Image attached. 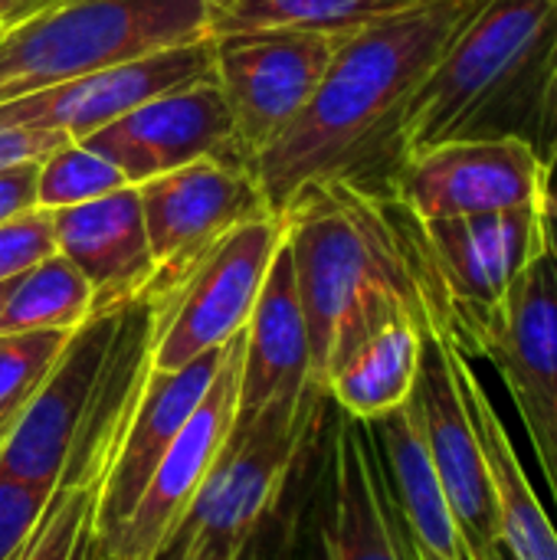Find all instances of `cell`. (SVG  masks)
<instances>
[{"label":"cell","instance_id":"cell-1","mask_svg":"<svg viewBox=\"0 0 557 560\" xmlns=\"http://www.w3.org/2000/svg\"><path fill=\"white\" fill-rule=\"evenodd\" d=\"M489 0H414L338 43L302 115L253 161L272 217L309 184L387 194L404 115L450 43Z\"/></svg>","mask_w":557,"mask_h":560},{"label":"cell","instance_id":"cell-2","mask_svg":"<svg viewBox=\"0 0 557 560\" xmlns=\"http://www.w3.org/2000/svg\"><path fill=\"white\" fill-rule=\"evenodd\" d=\"M519 138L557 161V0H489L450 43L401 125V161L446 141Z\"/></svg>","mask_w":557,"mask_h":560},{"label":"cell","instance_id":"cell-3","mask_svg":"<svg viewBox=\"0 0 557 560\" xmlns=\"http://www.w3.org/2000/svg\"><path fill=\"white\" fill-rule=\"evenodd\" d=\"M328 394L312 387L302 400L276 404L236 423L207 482L158 560H246L269 518L282 509L295 469L309 459Z\"/></svg>","mask_w":557,"mask_h":560},{"label":"cell","instance_id":"cell-4","mask_svg":"<svg viewBox=\"0 0 557 560\" xmlns=\"http://www.w3.org/2000/svg\"><path fill=\"white\" fill-rule=\"evenodd\" d=\"M217 0H62L0 36V105L79 75L210 39Z\"/></svg>","mask_w":557,"mask_h":560},{"label":"cell","instance_id":"cell-5","mask_svg":"<svg viewBox=\"0 0 557 560\" xmlns=\"http://www.w3.org/2000/svg\"><path fill=\"white\" fill-rule=\"evenodd\" d=\"M420 230L450 308L453 341L466 358H479L509 289L548 253V207L542 200L499 213L420 220Z\"/></svg>","mask_w":557,"mask_h":560},{"label":"cell","instance_id":"cell-6","mask_svg":"<svg viewBox=\"0 0 557 560\" xmlns=\"http://www.w3.org/2000/svg\"><path fill=\"white\" fill-rule=\"evenodd\" d=\"M282 240L279 217H253L233 226L167 295L154 299L151 368L177 371L233 341L256 308Z\"/></svg>","mask_w":557,"mask_h":560},{"label":"cell","instance_id":"cell-7","mask_svg":"<svg viewBox=\"0 0 557 560\" xmlns=\"http://www.w3.org/2000/svg\"><path fill=\"white\" fill-rule=\"evenodd\" d=\"M213 75L233 118L236 151L253 161L302 115L345 33L253 26L217 33Z\"/></svg>","mask_w":557,"mask_h":560},{"label":"cell","instance_id":"cell-8","mask_svg":"<svg viewBox=\"0 0 557 560\" xmlns=\"http://www.w3.org/2000/svg\"><path fill=\"white\" fill-rule=\"evenodd\" d=\"M154 279L141 299L167 295L233 226L266 217V197L246 164L204 158L138 184Z\"/></svg>","mask_w":557,"mask_h":560},{"label":"cell","instance_id":"cell-9","mask_svg":"<svg viewBox=\"0 0 557 560\" xmlns=\"http://www.w3.org/2000/svg\"><path fill=\"white\" fill-rule=\"evenodd\" d=\"M240 358L243 331L230 341L213 384L161 456L131 515L92 548V560H158V555L167 548L171 535L184 522L187 509L194 505L200 486L207 482L217 456L223 453L236 427Z\"/></svg>","mask_w":557,"mask_h":560},{"label":"cell","instance_id":"cell-10","mask_svg":"<svg viewBox=\"0 0 557 560\" xmlns=\"http://www.w3.org/2000/svg\"><path fill=\"white\" fill-rule=\"evenodd\" d=\"M548 167L519 138L446 141L397 164L387 194L417 220L499 213L542 203Z\"/></svg>","mask_w":557,"mask_h":560},{"label":"cell","instance_id":"cell-11","mask_svg":"<svg viewBox=\"0 0 557 560\" xmlns=\"http://www.w3.org/2000/svg\"><path fill=\"white\" fill-rule=\"evenodd\" d=\"M479 358L502 374L557 512V262L538 256L509 289Z\"/></svg>","mask_w":557,"mask_h":560},{"label":"cell","instance_id":"cell-12","mask_svg":"<svg viewBox=\"0 0 557 560\" xmlns=\"http://www.w3.org/2000/svg\"><path fill=\"white\" fill-rule=\"evenodd\" d=\"M118 318L121 308L102 312L72 331L56 368L0 446L3 472L39 486L59 482L79 433L105 397Z\"/></svg>","mask_w":557,"mask_h":560},{"label":"cell","instance_id":"cell-13","mask_svg":"<svg viewBox=\"0 0 557 560\" xmlns=\"http://www.w3.org/2000/svg\"><path fill=\"white\" fill-rule=\"evenodd\" d=\"M456 341L440 331H423V354L417 374V407L430 463L450 502L469 560H492L499 551V509L483 456L479 433L456 381Z\"/></svg>","mask_w":557,"mask_h":560},{"label":"cell","instance_id":"cell-14","mask_svg":"<svg viewBox=\"0 0 557 560\" xmlns=\"http://www.w3.org/2000/svg\"><path fill=\"white\" fill-rule=\"evenodd\" d=\"M322 433L325 446L315 479L318 560H410L371 427L335 410Z\"/></svg>","mask_w":557,"mask_h":560},{"label":"cell","instance_id":"cell-15","mask_svg":"<svg viewBox=\"0 0 557 560\" xmlns=\"http://www.w3.org/2000/svg\"><path fill=\"white\" fill-rule=\"evenodd\" d=\"M79 141L115 164L131 187L204 158L246 164L213 72L148 98Z\"/></svg>","mask_w":557,"mask_h":560},{"label":"cell","instance_id":"cell-16","mask_svg":"<svg viewBox=\"0 0 557 560\" xmlns=\"http://www.w3.org/2000/svg\"><path fill=\"white\" fill-rule=\"evenodd\" d=\"M213 72V39L171 46L141 59H128L62 85H49L0 105V131L43 128L62 131L72 141L98 131L148 98L204 79Z\"/></svg>","mask_w":557,"mask_h":560},{"label":"cell","instance_id":"cell-17","mask_svg":"<svg viewBox=\"0 0 557 560\" xmlns=\"http://www.w3.org/2000/svg\"><path fill=\"white\" fill-rule=\"evenodd\" d=\"M227 348H213L194 361H187L177 371H154L148 368L115 440V453L102 482L98 512H95V545L108 538L135 509L141 499L151 472L158 469L161 456L174 443V436L184 430L197 404L204 400L207 387L213 384ZM92 545V548H95Z\"/></svg>","mask_w":557,"mask_h":560},{"label":"cell","instance_id":"cell-18","mask_svg":"<svg viewBox=\"0 0 557 560\" xmlns=\"http://www.w3.org/2000/svg\"><path fill=\"white\" fill-rule=\"evenodd\" d=\"M56 253L92 285V315L118 312L141 299L154 279L138 187H118L98 200L53 213Z\"/></svg>","mask_w":557,"mask_h":560},{"label":"cell","instance_id":"cell-19","mask_svg":"<svg viewBox=\"0 0 557 560\" xmlns=\"http://www.w3.org/2000/svg\"><path fill=\"white\" fill-rule=\"evenodd\" d=\"M312 390L309 364V335L295 292L292 253L282 240L256 308L243 328V358H240V400L236 423L259 417L276 404L302 400Z\"/></svg>","mask_w":557,"mask_h":560},{"label":"cell","instance_id":"cell-20","mask_svg":"<svg viewBox=\"0 0 557 560\" xmlns=\"http://www.w3.org/2000/svg\"><path fill=\"white\" fill-rule=\"evenodd\" d=\"M456 381L460 394L469 407L473 427L483 443V456L489 466L496 509H499V545L509 560H557V528L545 512L519 453L509 436L506 420L499 417L492 397L486 394L479 374L473 371L469 358L456 348Z\"/></svg>","mask_w":557,"mask_h":560},{"label":"cell","instance_id":"cell-21","mask_svg":"<svg viewBox=\"0 0 557 560\" xmlns=\"http://www.w3.org/2000/svg\"><path fill=\"white\" fill-rule=\"evenodd\" d=\"M423 331L414 318H391L332 374L325 394L345 417L378 423L397 413L417 387Z\"/></svg>","mask_w":557,"mask_h":560},{"label":"cell","instance_id":"cell-22","mask_svg":"<svg viewBox=\"0 0 557 560\" xmlns=\"http://www.w3.org/2000/svg\"><path fill=\"white\" fill-rule=\"evenodd\" d=\"M92 318V285L59 253L23 272L0 315V331H76Z\"/></svg>","mask_w":557,"mask_h":560},{"label":"cell","instance_id":"cell-23","mask_svg":"<svg viewBox=\"0 0 557 560\" xmlns=\"http://www.w3.org/2000/svg\"><path fill=\"white\" fill-rule=\"evenodd\" d=\"M414 0H217L210 36L253 26H295L322 33H351Z\"/></svg>","mask_w":557,"mask_h":560},{"label":"cell","instance_id":"cell-24","mask_svg":"<svg viewBox=\"0 0 557 560\" xmlns=\"http://www.w3.org/2000/svg\"><path fill=\"white\" fill-rule=\"evenodd\" d=\"M72 331H0V446L56 368Z\"/></svg>","mask_w":557,"mask_h":560},{"label":"cell","instance_id":"cell-25","mask_svg":"<svg viewBox=\"0 0 557 560\" xmlns=\"http://www.w3.org/2000/svg\"><path fill=\"white\" fill-rule=\"evenodd\" d=\"M118 187H128L121 171L89 151L82 141H66L53 154L39 161L36 174V207L39 210H66L89 200H98Z\"/></svg>","mask_w":557,"mask_h":560},{"label":"cell","instance_id":"cell-26","mask_svg":"<svg viewBox=\"0 0 557 560\" xmlns=\"http://www.w3.org/2000/svg\"><path fill=\"white\" fill-rule=\"evenodd\" d=\"M56 486L16 479L0 469V560H16L43 522Z\"/></svg>","mask_w":557,"mask_h":560},{"label":"cell","instance_id":"cell-27","mask_svg":"<svg viewBox=\"0 0 557 560\" xmlns=\"http://www.w3.org/2000/svg\"><path fill=\"white\" fill-rule=\"evenodd\" d=\"M56 253V223L53 210H26L0 223V282L20 279L36 262Z\"/></svg>","mask_w":557,"mask_h":560},{"label":"cell","instance_id":"cell-28","mask_svg":"<svg viewBox=\"0 0 557 560\" xmlns=\"http://www.w3.org/2000/svg\"><path fill=\"white\" fill-rule=\"evenodd\" d=\"M36 174L39 161H23L0 171V223L36 207Z\"/></svg>","mask_w":557,"mask_h":560},{"label":"cell","instance_id":"cell-29","mask_svg":"<svg viewBox=\"0 0 557 560\" xmlns=\"http://www.w3.org/2000/svg\"><path fill=\"white\" fill-rule=\"evenodd\" d=\"M62 0H0V20L7 23H26L53 7H59Z\"/></svg>","mask_w":557,"mask_h":560},{"label":"cell","instance_id":"cell-30","mask_svg":"<svg viewBox=\"0 0 557 560\" xmlns=\"http://www.w3.org/2000/svg\"><path fill=\"white\" fill-rule=\"evenodd\" d=\"M545 207H548V253L555 256L557 262V161L548 174V197H545Z\"/></svg>","mask_w":557,"mask_h":560},{"label":"cell","instance_id":"cell-31","mask_svg":"<svg viewBox=\"0 0 557 560\" xmlns=\"http://www.w3.org/2000/svg\"><path fill=\"white\" fill-rule=\"evenodd\" d=\"M272 560H318V555H315V551H305V548H299L295 541H292V545L286 541V545H282V551H279V555H276Z\"/></svg>","mask_w":557,"mask_h":560},{"label":"cell","instance_id":"cell-32","mask_svg":"<svg viewBox=\"0 0 557 560\" xmlns=\"http://www.w3.org/2000/svg\"><path fill=\"white\" fill-rule=\"evenodd\" d=\"M13 285H16V279H10V282H0V315H3V308H7V299H10Z\"/></svg>","mask_w":557,"mask_h":560},{"label":"cell","instance_id":"cell-33","mask_svg":"<svg viewBox=\"0 0 557 560\" xmlns=\"http://www.w3.org/2000/svg\"><path fill=\"white\" fill-rule=\"evenodd\" d=\"M13 26H20V23H7V20H0V36H3V33H10Z\"/></svg>","mask_w":557,"mask_h":560},{"label":"cell","instance_id":"cell-34","mask_svg":"<svg viewBox=\"0 0 557 560\" xmlns=\"http://www.w3.org/2000/svg\"><path fill=\"white\" fill-rule=\"evenodd\" d=\"M492 560H509V555H506V551H502V545H499V551H496V555H492Z\"/></svg>","mask_w":557,"mask_h":560}]
</instances>
